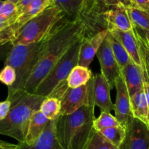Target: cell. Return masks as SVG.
I'll use <instances>...</instances> for the list:
<instances>
[{
  "label": "cell",
  "instance_id": "obj_1",
  "mask_svg": "<svg viewBox=\"0 0 149 149\" xmlns=\"http://www.w3.org/2000/svg\"><path fill=\"white\" fill-rule=\"evenodd\" d=\"M86 23L82 19H65L45 39L39 60L26 81L23 91L34 94L42 80L64 54L77 42L85 38Z\"/></svg>",
  "mask_w": 149,
  "mask_h": 149
},
{
  "label": "cell",
  "instance_id": "obj_2",
  "mask_svg": "<svg viewBox=\"0 0 149 149\" xmlns=\"http://www.w3.org/2000/svg\"><path fill=\"white\" fill-rule=\"evenodd\" d=\"M94 104L82 106L56 120V135L63 149H86L93 131Z\"/></svg>",
  "mask_w": 149,
  "mask_h": 149
},
{
  "label": "cell",
  "instance_id": "obj_3",
  "mask_svg": "<svg viewBox=\"0 0 149 149\" xmlns=\"http://www.w3.org/2000/svg\"><path fill=\"white\" fill-rule=\"evenodd\" d=\"M45 97L23 90L9 99L10 110L5 119L0 121V135L14 138L18 143L24 142L31 118L39 110Z\"/></svg>",
  "mask_w": 149,
  "mask_h": 149
},
{
  "label": "cell",
  "instance_id": "obj_4",
  "mask_svg": "<svg viewBox=\"0 0 149 149\" xmlns=\"http://www.w3.org/2000/svg\"><path fill=\"white\" fill-rule=\"evenodd\" d=\"M45 41V39L37 43L12 46L6 58L4 65H10L14 68L16 79L13 85L8 87L7 100L23 91L26 81L37 63Z\"/></svg>",
  "mask_w": 149,
  "mask_h": 149
},
{
  "label": "cell",
  "instance_id": "obj_5",
  "mask_svg": "<svg viewBox=\"0 0 149 149\" xmlns=\"http://www.w3.org/2000/svg\"><path fill=\"white\" fill-rule=\"evenodd\" d=\"M65 19L62 12L55 6H50L28 21L18 31L12 46L37 43L46 39Z\"/></svg>",
  "mask_w": 149,
  "mask_h": 149
},
{
  "label": "cell",
  "instance_id": "obj_6",
  "mask_svg": "<svg viewBox=\"0 0 149 149\" xmlns=\"http://www.w3.org/2000/svg\"><path fill=\"white\" fill-rule=\"evenodd\" d=\"M83 40L77 42L64 54L39 83L34 94L48 97L60 83L67 80L72 70L78 65L79 52Z\"/></svg>",
  "mask_w": 149,
  "mask_h": 149
},
{
  "label": "cell",
  "instance_id": "obj_7",
  "mask_svg": "<svg viewBox=\"0 0 149 149\" xmlns=\"http://www.w3.org/2000/svg\"><path fill=\"white\" fill-rule=\"evenodd\" d=\"M61 115H68L86 105L93 104L92 97V78L87 84L77 88L67 87L60 98Z\"/></svg>",
  "mask_w": 149,
  "mask_h": 149
},
{
  "label": "cell",
  "instance_id": "obj_8",
  "mask_svg": "<svg viewBox=\"0 0 149 149\" xmlns=\"http://www.w3.org/2000/svg\"><path fill=\"white\" fill-rule=\"evenodd\" d=\"M96 56L100 64L101 74L106 79L110 90L113 89L115 81L121 76V70L112 53L108 36L98 49Z\"/></svg>",
  "mask_w": 149,
  "mask_h": 149
},
{
  "label": "cell",
  "instance_id": "obj_9",
  "mask_svg": "<svg viewBox=\"0 0 149 149\" xmlns=\"http://www.w3.org/2000/svg\"><path fill=\"white\" fill-rule=\"evenodd\" d=\"M125 131V138L120 149H149L148 125L133 117Z\"/></svg>",
  "mask_w": 149,
  "mask_h": 149
},
{
  "label": "cell",
  "instance_id": "obj_10",
  "mask_svg": "<svg viewBox=\"0 0 149 149\" xmlns=\"http://www.w3.org/2000/svg\"><path fill=\"white\" fill-rule=\"evenodd\" d=\"M96 18L99 19L108 30L128 31L132 30L134 26L130 20L127 7L123 5L105 7L102 9Z\"/></svg>",
  "mask_w": 149,
  "mask_h": 149
},
{
  "label": "cell",
  "instance_id": "obj_11",
  "mask_svg": "<svg viewBox=\"0 0 149 149\" xmlns=\"http://www.w3.org/2000/svg\"><path fill=\"white\" fill-rule=\"evenodd\" d=\"M115 87L116 89V100L114 104L115 117L121 126L126 128L133 118V115L131 109V98L122 74L115 81Z\"/></svg>",
  "mask_w": 149,
  "mask_h": 149
},
{
  "label": "cell",
  "instance_id": "obj_12",
  "mask_svg": "<svg viewBox=\"0 0 149 149\" xmlns=\"http://www.w3.org/2000/svg\"><path fill=\"white\" fill-rule=\"evenodd\" d=\"M56 120L49 121L42 135L33 143L13 144L4 141L5 146L8 149H63L56 135Z\"/></svg>",
  "mask_w": 149,
  "mask_h": 149
},
{
  "label": "cell",
  "instance_id": "obj_13",
  "mask_svg": "<svg viewBox=\"0 0 149 149\" xmlns=\"http://www.w3.org/2000/svg\"><path fill=\"white\" fill-rule=\"evenodd\" d=\"M92 97L93 104L99 107L101 112L110 113L114 110V104L110 97V88L101 74L92 77Z\"/></svg>",
  "mask_w": 149,
  "mask_h": 149
},
{
  "label": "cell",
  "instance_id": "obj_14",
  "mask_svg": "<svg viewBox=\"0 0 149 149\" xmlns=\"http://www.w3.org/2000/svg\"><path fill=\"white\" fill-rule=\"evenodd\" d=\"M108 33V29H102L91 37L83 39L79 52L78 65L89 68Z\"/></svg>",
  "mask_w": 149,
  "mask_h": 149
},
{
  "label": "cell",
  "instance_id": "obj_15",
  "mask_svg": "<svg viewBox=\"0 0 149 149\" xmlns=\"http://www.w3.org/2000/svg\"><path fill=\"white\" fill-rule=\"evenodd\" d=\"M108 31L118 39V42L125 48L131 59L137 65L142 67L143 62H142V58L140 56L138 41H137L134 28H133L132 30L128 31H123L115 30V29Z\"/></svg>",
  "mask_w": 149,
  "mask_h": 149
},
{
  "label": "cell",
  "instance_id": "obj_16",
  "mask_svg": "<svg viewBox=\"0 0 149 149\" xmlns=\"http://www.w3.org/2000/svg\"><path fill=\"white\" fill-rule=\"evenodd\" d=\"M130 97L143 88V68L133 61L121 69Z\"/></svg>",
  "mask_w": 149,
  "mask_h": 149
},
{
  "label": "cell",
  "instance_id": "obj_17",
  "mask_svg": "<svg viewBox=\"0 0 149 149\" xmlns=\"http://www.w3.org/2000/svg\"><path fill=\"white\" fill-rule=\"evenodd\" d=\"M89 0H53V6L58 7L69 20L82 19Z\"/></svg>",
  "mask_w": 149,
  "mask_h": 149
},
{
  "label": "cell",
  "instance_id": "obj_18",
  "mask_svg": "<svg viewBox=\"0 0 149 149\" xmlns=\"http://www.w3.org/2000/svg\"><path fill=\"white\" fill-rule=\"evenodd\" d=\"M49 121L40 111H36L31 118L27 134L23 143L32 144L35 142L44 132Z\"/></svg>",
  "mask_w": 149,
  "mask_h": 149
},
{
  "label": "cell",
  "instance_id": "obj_19",
  "mask_svg": "<svg viewBox=\"0 0 149 149\" xmlns=\"http://www.w3.org/2000/svg\"><path fill=\"white\" fill-rule=\"evenodd\" d=\"M133 117L149 126V107L143 88L130 97Z\"/></svg>",
  "mask_w": 149,
  "mask_h": 149
},
{
  "label": "cell",
  "instance_id": "obj_20",
  "mask_svg": "<svg viewBox=\"0 0 149 149\" xmlns=\"http://www.w3.org/2000/svg\"><path fill=\"white\" fill-rule=\"evenodd\" d=\"M93 75L89 68L76 65L71 71L67 79V85L70 88H77L85 85L92 78Z\"/></svg>",
  "mask_w": 149,
  "mask_h": 149
},
{
  "label": "cell",
  "instance_id": "obj_21",
  "mask_svg": "<svg viewBox=\"0 0 149 149\" xmlns=\"http://www.w3.org/2000/svg\"><path fill=\"white\" fill-rule=\"evenodd\" d=\"M108 37L109 39L111 49H112V53H113L114 57L118 63L121 70L124 68L127 64L129 63L132 60L130 58L129 55L125 48L123 47V45L118 42V39L108 31Z\"/></svg>",
  "mask_w": 149,
  "mask_h": 149
},
{
  "label": "cell",
  "instance_id": "obj_22",
  "mask_svg": "<svg viewBox=\"0 0 149 149\" xmlns=\"http://www.w3.org/2000/svg\"><path fill=\"white\" fill-rule=\"evenodd\" d=\"M127 10L134 27L149 31V11L135 7H127Z\"/></svg>",
  "mask_w": 149,
  "mask_h": 149
},
{
  "label": "cell",
  "instance_id": "obj_23",
  "mask_svg": "<svg viewBox=\"0 0 149 149\" xmlns=\"http://www.w3.org/2000/svg\"><path fill=\"white\" fill-rule=\"evenodd\" d=\"M61 102L53 97H46L42 103L39 111L48 120H56L61 116Z\"/></svg>",
  "mask_w": 149,
  "mask_h": 149
},
{
  "label": "cell",
  "instance_id": "obj_24",
  "mask_svg": "<svg viewBox=\"0 0 149 149\" xmlns=\"http://www.w3.org/2000/svg\"><path fill=\"white\" fill-rule=\"evenodd\" d=\"M102 136L110 143L119 148L125 138V128L122 126L112 127L99 131Z\"/></svg>",
  "mask_w": 149,
  "mask_h": 149
},
{
  "label": "cell",
  "instance_id": "obj_25",
  "mask_svg": "<svg viewBox=\"0 0 149 149\" xmlns=\"http://www.w3.org/2000/svg\"><path fill=\"white\" fill-rule=\"evenodd\" d=\"M121 126L118 119L112 116L110 113L107 112H101L100 115L98 118L93 121V127L97 131H100L106 128L112 127Z\"/></svg>",
  "mask_w": 149,
  "mask_h": 149
},
{
  "label": "cell",
  "instance_id": "obj_26",
  "mask_svg": "<svg viewBox=\"0 0 149 149\" xmlns=\"http://www.w3.org/2000/svg\"><path fill=\"white\" fill-rule=\"evenodd\" d=\"M86 149H120L107 141L99 131L93 129Z\"/></svg>",
  "mask_w": 149,
  "mask_h": 149
},
{
  "label": "cell",
  "instance_id": "obj_27",
  "mask_svg": "<svg viewBox=\"0 0 149 149\" xmlns=\"http://www.w3.org/2000/svg\"><path fill=\"white\" fill-rule=\"evenodd\" d=\"M134 29H135L137 41H138L142 62L144 64V66L145 68L146 71H147L148 75L149 77V45L148 44L147 41L145 40V39L136 30L135 28H134Z\"/></svg>",
  "mask_w": 149,
  "mask_h": 149
},
{
  "label": "cell",
  "instance_id": "obj_28",
  "mask_svg": "<svg viewBox=\"0 0 149 149\" xmlns=\"http://www.w3.org/2000/svg\"><path fill=\"white\" fill-rule=\"evenodd\" d=\"M16 79V74L14 68L10 65H4L0 71V82L10 87L13 85Z\"/></svg>",
  "mask_w": 149,
  "mask_h": 149
},
{
  "label": "cell",
  "instance_id": "obj_29",
  "mask_svg": "<svg viewBox=\"0 0 149 149\" xmlns=\"http://www.w3.org/2000/svg\"><path fill=\"white\" fill-rule=\"evenodd\" d=\"M117 5H123L125 7H137L134 0H101L100 4H99V10H98V12L96 13L95 17H96V16L102 11V9L105 8V7H113V6Z\"/></svg>",
  "mask_w": 149,
  "mask_h": 149
},
{
  "label": "cell",
  "instance_id": "obj_30",
  "mask_svg": "<svg viewBox=\"0 0 149 149\" xmlns=\"http://www.w3.org/2000/svg\"><path fill=\"white\" fill-rule=\"evenodd\" d=\"M16 12H17L16 4L8 2V1H4L1 7H0V15L7 19H10L11 21V24H13L15 20Z\"/></svg>",
  "mask_w": 149,
  "mask_h": 149
},
{
  "label": "cell",
  "instance_id": "obj_31",
  "mask_svg": "<svg viewBox=\"0 0 149 149\" xmlns=\"http://www.w3.org/2000/svg\"><path fill=\"white\" fill-rule=\"evenodd\" d=\"M100 1L101 0H89L87 8H86V13L83 16H87L88 17V16L92 15L95 17L96 13H97L98 10H99Z\"/></svg>",
  "mask_w": 149,
  "mask_h": 149
},
{
  "label": "cell",
  "instance_id": "obj_32",
  "mask_svg": "<svg viewBox=\"0 0 149 149\" xmlns=\"http://www.w3.org/2000/svg\"><path fill=\"white\" fill-rule=\"evenodd\" d=\"M11 102L6 99L4 101L0 102V121L5 119L10 110Z\"/></svg>",
  "mask_w": 149,
  "mask_h": 149
},
{
  "label": "cell",
  "instance_id": "obj_33",
  "mask_svg": "<svg viewBox=\"0 0 149 149\" xmlns=\"http://www.w3.org/2000/svg\"><path fill=\"white\" fill-rule=\"evenodd\" d=\"M143 68V90H144L146 100H147L148 105L149 107V81L148 79L147 72H146L145 68L144 66V64L143 63L142 65Z\"/></svg>",
  "mask_w": 149,
  "mask_h": 149
},
{
  "label": "cell",
  "instance_id": "obj_34",
  "mask_svg": "<svg viewBox=\"0 0 149 149\" xmlns=\"http://www.w3.org/2000/svg\"><path fill=\"white\" fill-rule=\"evenodd\" d=\"M33 0H19L18 2L16 4V7H17V12L15 14V20L18 18L19 15L22 13V12L24 10V9L30 4Z\"/></svg>",
  "mask_w": 149,
  "mask_h": 149
},
{
  "label": "cell",
  "instance_id": "obj_35",
  "mask_svg": "<svg viewBox=\"0 0 149 149\" xmlns=\"http://www.w3.org/2000/svg\"><path fill=\"white\" fill-rule=\"evenodd\" d=\"M10 24H11V21H10V19H7L6 17H3V16L0 15V46H1V36L2 31Z\"/></svg>",
  "mask_w": 149,
  "mask_h": 149
},
{
  "label": "cell",
  "instance_id": "obj_36",
  "mask_svg": "<svg viewBox=\"0 0 149 149\" xmlns=\"http://www.w3.org/2000/svg\"><path fill=\"white\" fill-rule=\"evenodd\" d=\"M138 8L149 11V0H134Z\"/></svg>",
  "mask_w": 149,
  "mask_h": 149
},
{
  "label": "cell",
  "instance_id": "obj_37",
  "mask_svg": "<svg viewBox=\"0 0 149 149\" xmlns=\"http://www.w3.org/2000/svg\"><path fill=\"white\" fill-rule=\"evenodd\" d=\"M134 28H135V27H134ZM135 29H136V30H137V31H138L139 33H140V34L142 35V36H143L144 37H145L146 39H149V31H148L141 30V29H137V28H135Z\"/></svg>",
  "mask_w": 149,
  "mask_h": 149
},
{
  "label": "cell",
  "instance_id": "obj_38",
  "mask_svg": "<svg viewBox=\"0 0 149 149\" xmlns=\"http://www.w3.org/2000/svg\"><path fill=\"white\" fill-rule=\"evenodd\" d=\"M0 149H8L5 146L4 141H0Z\"/></svg>",
  "mask_w": 149,
  "mask_h": 149
},
{
  "label": "cell",
  "instance_id": "obj_39",
  "mask_svg": "<svg viewBox=\"0 0 149 149\" xmlns=\"http://www.w3.org/2000/svg\"><path fill=\"white\" fill-rule=\"evenodd\" d=\"M5 1H8V2H11V3H13V4H16L18 2L19 0H5Z\"/></svg>",
  "mask_w": 149,
  "mask_h": 149
},
{
  "label": "cell",
  "instance_id": "obj_40",
  "mask_svg": "<svg viewBox=\"0 0 149 149\" xmlns=\"http://www.w3.org/2000/svg\"><path fill=\"white\" fill-rule=\"evenodd\" d=\"M4 1H2V0H0V7H1V5L3 4V3H4Z\"/></svg>",
  "mask_w": 149,
  "mask_h": 149
},
{
  "label": "cell",
  "instance_id": "obj_41",
  "mask_svg": "<svg viewBox=\"0 0 149 149\" xmlns=\"http://www.w3.org/2000/svg\"><path fill=\"white\" fill-rule=\"evenodd\" d=\"M143 37H144V36H143ZM145 38V40L146 41H147V42H148V45H149V39H146V38L145 37H144Z\"/></svg>",
  "mask_w": 149,
  "mask_h": 149
},
{
  "label": "cell",
  "instance_id": "obj_42",
  "mask_svg": "<svg viewBox=\"0 0 149 149\" xmlns=\"http://www.w3.org/2000/svg\"><path fill=\"white\" fill-rule=\"evenodd\" d=\"M146 72H147V71H146ZM147 75H148V74H147ZM148 81H149V77H148Z\"/></svg>",
  "mask_w": 149,
  "mask_h": 149
}]
</instances>
